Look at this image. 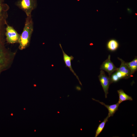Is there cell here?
I'll return each mask as SVG.
<instances>
[{
	"label": "cell",
	"mask_w": 137,
	"mask_h": 137,
	"mask_svg": "<svg viewBox=\"0 0 137 137\" xmlns=\"http://www.w3.org/2000/svg\"><path fill=\"white\" fill-rule=\"evenodd\" d=\"M27 16L24 26L19 41V48L21 50L25 48L28 45L33 30L31 15Z\"/></svg>",
	"instance_id": "1"
},
{
	"label": "cell",
	"mask_w": 137,
	"mask_h": 137,
	"mask_svg": "<svg viewBox=\"0 0 137 137\" xmlns=\"http://www.w3.org/2000/svg\"><path fill=\"white\" fill-rule=\"evenodd\" d=\"M128 66L131 70L133 74L137 70V58L136 57L132 61L126 62Z\"/></svg>",
	"instance_id": "11"
},
{
	"label": "cell",
	"mask_w": 137,
	"mask_h": 137,
	"mask_svg": "<svg viewBox=\"0 0 137 137\" xmlns=\"http://www.w3.org/2000/svg\"><path fill=\"white\" fill-rule=\"evenodd\" d=\"M16 5L24 12L27 16L31 15L33 10L37 6V0H19L16 3Z\"/></svg>",
	"instance_id": "2"
},
{
	"label": "cell",
	"mask_w": 137,
	"mask_h": 137,
	"mask_svg": "<svg viewBox=\"0 0 137 137\" xmlns=\"http://www.w3.org/2000/svg\"><path fill=\"white\" fill-rule=\"evenodd\" d=\"M115 73L119 79H127L129 78L126 75L119 71H116V72Z\"/></svg>",
	"instance_id": "13"
},
{
	"label": "cell",
	"mask_w": 137,
	"mask_h": 137,
	"mask_svg": "<svg viewBox=\"0 0 137 137\" xmlns=\"http://www.w3.org/2000/svg\"><path fill=\"white\" fill-rule=\"evenodd\" d=\"M118 94L119 99L118 102L120 104L123 101L127 100L132 101L133 99L131 97L127 95L122 89L117 91Z\"/></svg>",
	"instance_id": "9"
},
{
	"label": "cell",
	"mask_w": 137,
	"mask_h": 137,
	"mask_svg": "<svg viewBox=\"0 0 137 137\" xmlns=\"http://www.w3.org/2000/svg\"><path fill=\"white\" fill-rule=\"evenodd\" d=\"M58 112V113H59V112L58 111V112Z\"/></svg>",
	"instance_id": "16"
},
{
	"label": "cell",
	"mask_w": 137,
	"mask_h": 137,
	"mask_svg": "<svg viewBox=\"0 0 137 137\" xmlns=\"http://www.w3.org/2000/svg\"><path fill=\"white\" fill-rule=\"evenodd\" d=\"M98 78L105 93V97H107L108 93V89L110 85L112 83L110 77H108L105 74L104 72L101 70Z\"/></svg>",
	"instance_id": "4"
},
{
	"label": "cell",
	"mask_w": 137,
	"mask_h": 137,
	"mask_svg": "<svg viewBox=\"0 0 137 137\" xmlns=\"http://www.w3.org/2000/svg\"><path fill=\"white\" fill-rule=\"evenodd\" d=\"M92 99L94 101L99 102L101 105H103L107 109L108 111V116L109 118L111 116H113L116 112L118 110V107L120 104L117 102L115 104L111 105H107L105 104L103 102H101L98 100H97L94 98H92Z\"/></svg>",
	"instance_id": "8"
},
{
	"label": "cell",
	"mask_w": 137,
	"mask_h": 137,
	"mask_svg": "<svg viewBox=\"0 0 137 137\" xmlns=\"http://www.w3.org/2000/svg\"><path fill=\"white\" fill-rule=\"evenodd\" d=\"M117 68L110 60V55H109L108 58L102 63L100 66V69L104 70L108 73L110 77L111 74L116 71Z\"/></svg>",
	"instance_id": "5"
},
{
	"label": "cell",
	"mask_w": 137,
	"mask_h": 137,
	"mask_svg": "<svg viewBox=\"0 0 137 137\" xmlns=\"http://www.w3.org/2000/svg\"><path fill=\"white\" fill-rule=\"evenodd\" d=\"M59 45L62 52L63 60L66 65V67H68L69 68L71 71L76 77L77 78L80 84L81 85H82V84L79 80L78 77L72 67L71 61L74 59V57L72 55L69 56L67 55L63 50L60 44H59Z\"/></svg>",
	"instance_id": "6"
},
{
	"label": "cell",
	"mask_w": 137,
	"mask_h": 137,
	"mask_svg": "<svg viewBox=\"0 0 137 137\" xmlns=\"http://www.w3.org/2000/svg\"><path fill=\"white\" fill-rule=\"evenodd\" d=\"M6 29V35L7 42L11 44L19 42L20 35L10 26L7 25Z\"/></svg>",
	"instance_id": "3"
},
{
	"label": "cell",
	"mask_w": 137,
	"mask_h": 137,
	"mask_svg": "<svg viewBox=\"0 0 137 137\" xmlns=\"http://www.w3.org/2000/svg\"><path fill=\"white\" fill-rule=\"evenodd\" d=\"M109 117L107 116L104 121L99 124L96 131L95 137H97L101 132L104 127L106 123L108 121Z\"/></svg>",
	"instance_id": "12"
},
{
	"label": "cell",
	"mask_w": 137,
	"mask_h": 137,
	"mask_svg": "<svg viewBox=\"0 0 137 137\" xmlns=\"http://www.w3.org/2000/svg\"><path fill=\"white\" fill-rule=\"evenodd\" d=\"M107 46L109 50L112 51H114L117 49L119 46V44L116 40L111 39L108 41Z\"/></svg>",
	"instance_id": "10"
},
{
	"label": "cell",
	"mask_w": 137,
	"mask_h": 137,
	"mask_svg": "<svg viewBox=\"0 0 137 137\" xmlns=\"http://www.w3.org/2000/svg\"><path fill=\"white\" fill-rule=\"evenodd\" d=\"M110 77L112 83L117 82L119 80L115 73L112 75Z\"/></svg>",
	"instance_id": "14"
},
{
	"label": "cell",
	"mask_w": 137,
	"mask_h": 137,
	"mask_svg": "<svg viewBox=\"0 0 137 137\" xmlns=\"http://www.w3.org/2000/svg\"><path fill=\"white\" fill-rule=\"evenodd\" d=\"M2 8L1 0H0V16L1 15V12L2 10Z\"/></svg>",
	"instance_id": "15"
},
{
	"label": "cell",
	"mask_w": 137,
	"mask_h": 137,
	"mask_svg": "<svg viewBox=\"0 0 137 137\" xmlns=\"http://www.w3.org/2000/svg\"><path fill=\"white\" fill-rule=\"evenodd\" d=\"M118 59L121 62L119 67L117 68L116 71H118L127 76L129 78L132 75L131 72L125 62L122 59L118 57Z\"/></svg>",
	"instance_id": "7"
}]
</instances>
